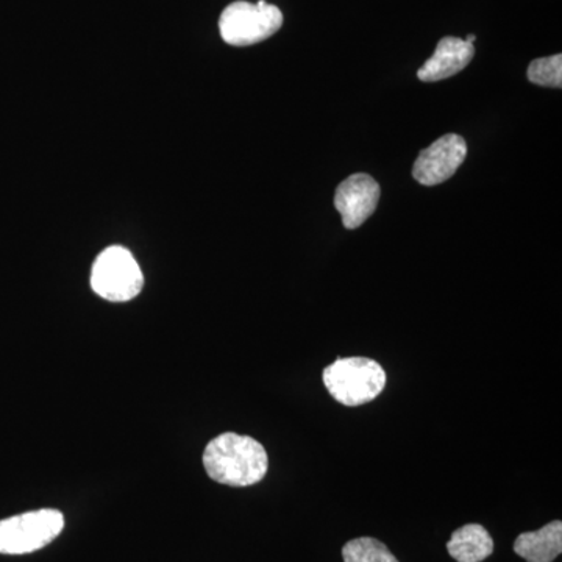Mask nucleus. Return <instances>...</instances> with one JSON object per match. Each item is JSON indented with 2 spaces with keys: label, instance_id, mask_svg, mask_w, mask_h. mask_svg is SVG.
<instances>
[{
  "label": "nucleus",
  "instance_id": "nucleus-5",
  "mask_svg": "<svg viewBox=\"0 0 562 562\" xmlns=\"http://www.w3.org/2000/svg\"><path fill=\"white\" fill-rule=\"evenodd\" d=\"M65 528L57 509H38L0 520V553L27 554L49 546Z\"/></svg>",
  "mask_w": 562,
  "mask_h": 562
},
{
  "label": "nucleus",
  "instance_id": "nucleus-8",
  "mask_svg": "<svg viewBox=\"0 0 562 562\" xmlns=\"http://www.w3.org/2000/svg\"><path fill=\"white\" fill-rule=\"evenodd\" d=\"M475 55V47L465 40L446 36L439 41L435 55L425 61L417 70V77L422 81H439L449 79L454 74L468 68Z\"/></svg>",
  "mask_w": 562,
  "mask_h": 562
},
{
  "label": "nucleus",
  "instance_id": "nucleus-3",
  "mask_svg": "<svg viewBox=\"0 0 562 562\" xmlns=\"http://www.w3.org/2000/svg\"><path fill=\"white\" fill-rule=\"evenodd\" d=\"M283 25L279 7L266 0L258 3L233 2L222 11L220 31L222 40L231 46L244 47L271 38Z\"/></svg>",
  "mask_w": 562,
  "mask_h": 562
},
{
  "label": "nucleus",
  "instance_id": "nucleus-13",
  "mask_svg": "<svg viewBox=\"0 0 562 562\" xmlns=\"http://www.w3.org/2000/svg\"><path fill=\"white\" fill-rule=\"evenodd\" d=\"M475 40H476V36L475 35H469L468 38H465V41H468V43H475Z\"/></svg>",
  "mask_w": 562,
  "mask_h": 562
},
{
  "label": "nucleus",
  "instance_id": "nucleus-12",
  "mask_svg": "<svg viewBox=\"0 0 562 562\" xmlns=\"http://www.w3.org/2000/svg\"><path fill=\"white\" fill-rule=\"evenodd\" d=\"M528 80L539 87L561 88L562 55L538 58L528 66Z\"/></svg>",
  "mask_w": 562,
  "mask_h": 562
},
{
  "label": "nucleus",
  "instance_id": "nucleus-7",
  "mask_svg": "<svg viewBox=\"0 0 562 562\" xmlns=\"http://www.w3.org/2000/svg\"><path fill=\"white\" fill-rule=\"evenodd\" d=\"M380 201V187L368 173H353L339 184L335 194V206L342 217L344 227L349 231L361 227Z\"/></svg>",
  "mask_w": 562,
  "mask_h": 562
},
{
  "label": "nucleus",
  "instance_id": "nucleus-11",
  "mask_svg": "<svg viewBox=\"0 0 562 562\" xmlns=\"http://www.w3.org/2000/svg\"><path fill=\"white\" fill-rule=\"evenodd\" d=\"M344 562H398L383 542L373 538H358L342 549Z\"/></svg>",
  "mask_w": 562,
  "mask_h": 562
},
{
  "label": "nucleus",
  "instance_id": "nucleus-4",
  "mask_svg": "<svg viewBox=\"0 0 562 562\" xmlns=\"http://www.w3.org/2000/svg\"><path fill=\"white\" fill-rule=\"evenodd\" d=\"M144 276L132 251L111 246L99 255L91 271V288L109 302H128L143 291Z\"/></svg>",
  "mask_w": 562,
  "mask_h": 562
},
{
  "label": "nucleus",
  "instance_id": "nucleus-9",
  "mask_svg": "<svg viewBox=\"0 0 562 562\" xmlns=\"http://www.w3.org/2000/svg\"><path fill=\"white\" fill-rule=\"evenodd\" d=\"M514 552L527 562H553L562 552L561 520L547 524L541 530L522 532L514 542Z\"/></svg>",
  "mask_w": 562,
  "mask_h": 562
},
{
  "label": "nucleus",
  "instance_id": "nucleus-6",
  "mask_svg": "<svg viewBox=\"0 0 562 562\" xmlns=\"http://www.w3.org/2000/svg\"><path fill=\"white\" fill-rule=\"evenodd\" d=\"M468 144L454 133L443 135L430 147L422 150L414 162L413 177L424 187H436L449 180L464 162Z\"/></svg>",
  "mask_w": 562,
  "mask_h": 562
},
{
  "label": "nucleus",
  "instance_id": "nucleus-2",
  "mask_svg": "<svg viewBox=\"0 0 562 562\" xmlns=\"http://www.w3.org/2000/svg\"><path fill=\"white\" fill-rule=\"evenodd\" d=\"M325 387L336 402L361 406L375 401L386 386V372L371 358H338L322 373Z\"/></svg>",
  "mask_w": 562,
  "mask_h": 562
},
{
  "label": "nucleus",
  "instance_id": "nucleus-10",
  "mask_svg": "<svg viewBox=\"0 0 562 562\" xmlns=\"http://www.w3.org/2000/svg\"><path fill=\"white\" fill-rule=\"evenodd\" d=\"M447 550L457 562H482L494 553V539L482 525L469 524L453 532Z\"/></svg>",
  "mask_w": 562,
  "mask_h": 562
},
{
  "label": "nucleus",
  "instance_id": "nucleus-1",
  "mask_svg": "<svg viewBox=\"0 0 562 562\" xmlns=\"http://www.w3.org/2000/svg\"><path fill=\"white\" fill-rule=\"evenodd\" d=\"M203 465L214 482L233 487H247L265 479L269 458L257 439L236 432H224L206 446Z\"/></svg>",
  "mask_w": 562,
  "mask_h": 562
}]
</instances>
